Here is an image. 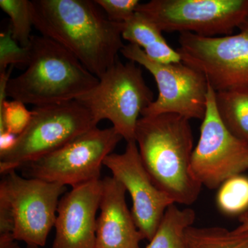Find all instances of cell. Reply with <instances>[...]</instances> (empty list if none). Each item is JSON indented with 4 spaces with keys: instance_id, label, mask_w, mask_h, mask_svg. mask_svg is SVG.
<instances>
[{
    "instance_id": "3",
    "label": "cell",
    "mask_w": 248,
    "mask_h": 248,
    "mask_svg": "<svg viewBox=\"0 0 248 248\" xmlns=\"http://www.w3.org/2000/svg\"><path fill=\"white\" fill-rule=\"evenodd\" d=\"M30 60L22 74L11 78L6 97L35 107L76 101L99 82L69 51L44 36L32 35Z\"/></svg>"
},
{
    "instance_id": "8",
    "label": "cell",
    "mask_w": 248,
    "mask_h": 248,
    "mask_svg": "<svg viewBox=\"0 0 248 248\" xmlns=\"http://www.w3.org/2000/svg\"><path fill=\"white\" fill-rule=\"evenodd\" d=\"M122 140L112 126L96 127L22 168L28 178L76 187L101 179L104 160Z\"/></svg>"
},
{
    "instance_id": "15",
    "label": "cell",
    "mask_w": 248,
    "mask_h": 248,
    "mask_svg": "<svg viewBox=\"0 0 248 248\" xmlns=\"http://www.w3.org/2000/svg\"><path fill=\"white\" fill-rule=\"evenodd\" d=\"M122 38L138 46L155 62L162 63L182 62L177 50L168 44L161 29L140 13H135L124 23Z\"/></svg>"
},
{
    "instance_id": "9",
    "label": "cell",
    "mask_w": 248,
    "mask_h": 248,
    "mask_svg": "<svg viewBox=\"0 0 248 248\" xmlns=\"http://www.w3.org/2000/svg\"><path fill=\"white\" fill-rule=\"evenodd\" d=\"M121 53L129 61L144 67L154 77L157 85L159 95L142 111L141 117L174 113L189 120H203L206 111L208 83L202 73L182 62H155L133 44L124 45Z\"/></svg>"
},
{
    "instance_id": "20",
    "label": "cell",
    "mask_w": 248,
    "mask_h": 248,
    "mask_svg": "<svg viewBox=\"0 0 248 248\" xmlns=\"http://www.w3.org/2000/svg\"><path fill=\"white\" fill-rule=\"evenodd\" d=\"M217 203L226 215H241L248 211V177L239 174L227 179L218 187Z\"/></svg>"
},
{
    "instance_id": "12",
    "label": "cell",
    "mask_w": 248,
    "mask_h": 248,
    "mask_svg": "<svg viewBox=\"0 0 248 248\" xmlns=\"http://www.w3.org/2000/svg\"><path fill=\"white\" fill-rule=\"evenodd\" d=\"M104 166L131 196V212L137 227L144 239L151 241L166 210L175 203L153 183L142 162L135 140L127 142L122 154L112 153L107 156Z\"/></svg>"
},
{
    "instance_id": "28",
    "label": "cell",
    "mask_w": 248,
    "mask_h": 248,
    "mask_svg": "<svg viewBox=\"0 0 248 248\" xmlns=\"http://www.w3.org/2000/svg\"><path fill=\"white\" fill-rule=\"evenodd\" d=\"M42 248L41 247H38V246H27V248Z\"/></svg>"
},
{
    "instance_id": "14",
    "label": "cell",
    "mask_w": 248,
    "mask_h": 248,
    "mask_svg": "<svg viewBox=\"0 0 248 248\" xmlns=\"http://www.w3.org/2000/svg\"><path fill=\"white\" fill-rule=\"evenodd\" d=\"M102 184L96 248H141L145 239L128 209L125 187L112 176L104 178Z\"/></svg>"
},
{
    "instance_id": "23",
    "label": "cell",
    "mask_w": 248,
    "mask_h": 248,
    "mask_svg": "<svg viewBox=\"0 0 248 248\" xmlns=\"http://www.w3.org/2000/svg\"><path fill=\"white\" fill-rule=\"evenodd\" d=\"M94 2L110 21L117 23L127 22L141 4L138 0H95Z\"/></svg>"
},
{
    "instance_id": "5",
    "label": "cell",
    "mask_w": 248,
    "mask_h": 248,
    "mask_svg": "<svg viewBox=\"0 0 248 248\" xmlns=\"http://www.w3.org/2000/svg\"><path fill=\"white\" fill-rule=\"evenodd\" d=\"M99 79L76 101L90 111L96 123L109 120L126 142L133 141L139 116L154 101L141 68L135 62L118 60Z\"/></svg>"
},
{
    "instance_id": "10",
    "label": "cell",
    "mask_w": 248,
    "mask_h": 248,
    "mask_svg": "<svg viewBox=\"0 0 248 248\" xmlns=\"http://www.w3.org/2000/svg\"><path fill=\"white\" fill-rule=\"evenodd\" d=\"M66 189L56 183L22 177L16 170L3 174L0 200L12 210L17 241L27 246H45L55 227L59 202Z\"/></svg>"
},
{
    "instance_id": "19",
    "label": "cell",
    "mask_w": 248,
    "mask_h": 248,
    "mask_svg": "<svg viewBox=\"0 0 248 248\" xmlns=\"http://www.w3.org/2000/svg\"><path fill=\"white\" fill-rule=\"evenodd\" d=\"M0 7L11 19L9 27L13 38L21 46H29L34 27L31 1L0 0Z\"/></svg>"
},
{
    "instance_id": "17",
    "label": "cell",
    "mask_w": 248,
    "mask_h": 248,
    "mask_svg": "<svg viewBox=\"0 0 248 248\" xmlns=\"http://www.w3.org/2000/svg\"><path fill=\"white\" fill-rule=\"evenodd\" d=\"M191 208L179 209L175 204L166 210L157 231L145 248H186L185 233L195 222Z\"/></svg>"
},
{
    "instance_id": "2",
    "label": "cell",
    "mask_w": 248,
    "mask_h": 248,
    "mask_svg": "<svg viewBox=\"0 0 248 248\" xmlns=\"http://www.w3.org/2000/svg\"><path fill=\"white\" fill-rule=\"evenodd\" d=\"M135 140L155 186L174 203H195L202 185L191 169L194 139L190 120L174 113L141 117Z\"/></svg>"
},
{
    "instance_id": "16",
    "label": "cell",
    "mask_w": 248,
    "mask_h": 248,
    "mask_svg": "<svg viewBox=\"0 0 248 248\" xmlns=\"http://www.w3.org/2000/svg\"><path fill=\"white\" fill-rule=\"evenodd\" d=\"M217 110L225 126L248 143V89L216 92Z\"/></svg>"
},
{
    "instance_id": "25",
    "label": "cell",
    "mask_w": 248,
    "mask_h": 248,
    "mask_svg": "<svg viewBox=\"0 0 248 248\" xmlns=\"http://www.w3.org/2000/svg\"><path fill=\"white\" fill-rule=\"evenodd\" d=\"M17 136L5 131L0 133V154L11 151L17 142Z\"/></svg>"
},
{
    "instance_id": "6",
    "label": "cell",
    "mask_w": 248,
    "mask_h": 248,
    "mask_svg": "<svg viewBox=\"0 0 248 248\" xmlns=\"http://www.w3.org/2000/svg\"><path fill=\"white\" fill-rule=\"evenodd\" d=\"M235 35L203 37L183 32L178 53L200 72L215 92L248 89V19Z\"/></svg>"
},
{
    "instance_id": "26",
    "label": "cell",
    "mask_w": 248,
    "mask_h": 248,
    "mask_svg": "<svg viewBox=\"0 0 248 248\" xmlns=\"http://www.w3.org/2000/svg\"><path fill=\"white\" fill-rule=\"evenodd\" d=\"M0 248H19L14 237H0Z\"/></svg>"
},
{
    "instance_id": "4",
    "label": "cell",
    "mask_w": 248,
    "mask_h": 248,
    "mask_svg": "<svg viewBox=\"0 0 248 248\" xmlns=\"http://www.w3.org/2000/svg\"><path fill=\"white\" fill-rule=\"evenodd\" d=\"M96 127L90 111L78 101L35 107L14 148L0 154V173L3 175L37 161Z\"/></svg>"
},
{
    "instance_id": "13",
    "label": "cell",
    "mask_w": 248,
    "mask_h": 248,
    "mask_svg": "<svg viewBox=\"0 0 248 248\" xmlns=\"http://www.w3.org/2000/svg\"><path fill=\"white\" fill-rule=\"evenodd\" d=\"M102 179L72 187L59 202L52 248H96Z\"/></svg>"
},
{
    "instance_id": "7",
    "label": "cell",
    "mask_w": 248,
    "mask_h": 248,
    "mask_svg": "<svg viewBox=\"0 0 248 248\" xmlns=\"http://www.w3.org/2000/svg\"><path fill=\"white\" fill-rule=\"evenodd\" d=\"M136 12L162 32L218 37L232 35L248 19V0H152Z\"/></svg>"
},
{
    "instance_id": "1",
    "label": "cell",
    "mask_w": 248,
    "mask_h": 248,
    "mask_svg": "<svg viewBox=\"0 0 248 248\" xmlns=\"http://www.w3.org/2000/svg\"><path fill=\"white\" fill-rule=\"evenodd\" d=\"M34 28L66 48L98 78L118 61L124 23L112 22L90 0H33Z\"/></svg>"
},
{
    "instance_id": "27",
    "label": "cell",
    "mask_w": 248,
    "mask_h": 248,
    "mask_svg": "<svg viewBox=\"0 0 248 248\" xmlns=\"http://www.w3.org/2000/svg\"><path fill=\"white\" fill-rule=\"evenodd\" d=\"M239 221L241 224L236 228L237 231H246L248 230V211L241 214L240 216Z\"/></svg>"
},
{
    "instance_id": "18",
    "label": "cell",
    "mask_w": 248,
    "mask_h": 248,
    "mask_svg": "<svg viewBox=\"0 0 248 248\" xmlns=\"http://www.w3.org/2000/svg\"><path fill=\"white\" fill-rule=\"evenodd\" d=\"M186 248H248V230L230 231L221 227L190 226L185 233Z\"/></svg>"
},
{
    "instance_id": "11",
    "label": "cell",
    "mask_w": 248,
    "mask_h": 248,
    "mask_svg": "<svg viewBox=\"0 0 248 248\" xmlns=\"http://www.w3.org/2000/svg\"><path fill=\"white\" fill-rule=\"evenodd\" d=\"M215 95L208 84L206 111L191 159L194 176L209 189L218 188L227 179L248 170V143L225 126L217 110Z\"/></svg>"
},
{
    "instance_id": "22",
    "label": "cell",
    "mask_w": 248,
    "mask_h": 248,
    "mask_svg": "<svg viewBox=\"0 0 248 248\" xmlns=\"http://www.w3.org/2000/svg\"><path fill=\"white\" fill-rule=\"evenodd\" d=\"M30 47H22L13 38L10 27L0 35V73L11 66H27L30 60Z\"/></svg>"
},
{
    "instance_id": "21",
    "label": "cell",
    "mask_w": 248,
    "mask_h": 248,
    "mask_svg": "<svg viewBox=\"0 0 248 248\" xmlns=\"http://www.w3.org/2000/svg\"><path fill=\"white\" fill-rule=\"evenodd\" d=\"M32 117V110L17 100L5 101L0 107V133L5 131L19 136L27 129Z\"/></svg>"
},
{
    "instance_id": "24",
    "label": "cell",
    "mask_w": 248,
    "mask_h": 248,
    "mask_svg": "<svg viewBox=\"0 0 248 248\" xmlns=\"http://www.w3.org/2000/svg\"><path fill=\"white\" fill-rule=\"evenodd\" d=\"M15 221L9 204L0 200V237H15Z\"/></svg>"
}]
</instances>
